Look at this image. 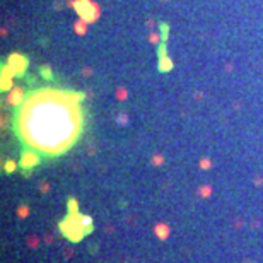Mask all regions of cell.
Here are the masks:
<instances>
[{"label":"cell","mask_w":263,"mask_h":263,"mask_svg":"<svg viewBox=\"0 0 263 263\" xmlns=\"http://www.w3.org/2000/svg\"><path fill=\"white\" fill-rule=\"evenodd\" d=\"M126 96H128L126 89H123V87H118V89H116V99H120V101H125V99H126Z\"/></svg>","instance_id":"cell-11"},{"label":"cell","mask_w":263,"mask_h":263,"mask_svg":"<svg viewBox=\"0 0 263 263\" xmlns=\"http://www.w3.org/2000/svg\"><path fill=\"white\" fill-rule=\"evenodd\" d=\"M14 77H15V74L12 72V68L9 67L7 63L2 65V68H0V89L4 91V92H7V91L12 89Z\"/></svg>","instance_id":"cell-5"},{"label":"cell","mask_w":263,"mask_h":263,"mask_svg":"<svg viewBox=\"0 0 263 263\" xmlns=\"http://www.w3.org/2000/svg\"><path fill=\"white\" fill-rule=\"evenodd\" d=\"M67 5L77 12L80 19H84L85 23L94 24L101 15V7L94 0H68Z\"/></svg>","instance_id":"cell-3"},{"label":"cell","mask_w":263,"mask_h":263,"mask_svg":"<svg viewBox=\"0 0 263 263\" xmlns=\"http://www.w3.org/2000/svg\"><path fill=\"white\" fill-rule=\"evenodd\" d=\"M68 208H70V212H77V202L70 200V202H68Z\"/></svg>","instance_id":"cell-17"},{"label":"cell","mask_w":263,"mask_h":263,"mask_svg":"<svg viewBox=\"0 0 263 263\" xmlns=\"http://www.w3.org/2000/svg\"><path fill=\"white\" fill-rule=\"evenodd\" d=\"M82 75H84V77L92 75V68H91V67H84V68H82Z\"/></svg>","instance_id":"cell-16"},{"label":"cell","mask_w":263,"mask_h":263,"mask_svg":"<svg viewBox=\"0 0 263 263\" xmlns=\"http://www.w3.org/2000/svg\"><path fill=\"white\" fill-rule=\"evenodd\" d=\"M24 101V89L23 87H12L7 92V103L10 106H21Z\"/></svg>","instance_id":"cell-6"},{"label":"cell","mask_w":263,"mask_h":263,"mask_svg":"<svg viewBox=\"0 0 263 263\" xmlns=\"http://www.w3.org/2000/svg\"><path fill=\"white\" fill-rule=\"evenodd\" d=\"M159 46V58L161 56H166L167 55V46H166V41H162L161 45H157Z\"/></svg>","instance_id":"cell-13"},{"label":"cell","mask_w":263,"mask_h":263,"mask_svg":"<svg viewBox=\"0 0 263 263\" xmlns=\"http://www.w3.org/2000/svg\"><path fill=\"white\" fill-rule=\"evenodd\" d=\"M60 229L63 231V234L72 241H79L87 231H91V219L79 215L77 212H70L65 220H62Z\"/></svg>","instance_id":"cell-2"},{"label":"cell","mask_w":263,"mask_h":263,"mask_svg":"<svg viewBox=\"0 0 263 263\" xmlns=\"http://www.w3.org/2000/svg\"><path fill=\"white\" fill-rule=\"evenodd\" d=\"M41 75H43V77L45 79H51V68L48 67V65H43V67H41Z\"/></svg>","instance_id":"cell-12"},{"label":"cell","mask_w":263,"mask_h":263,"mask_svg":"<svg viewBox=\"0 0 263 263\" xmlns=\"http://www.w3.org/2000/svg\"><path fill=\"white\" fill-rule=\"evenodd\" d=\"M0 34H2V36H5V34H7V29H5V27H2V31H0Z\"/></svg>","instance_id":"cell-22"},{"label":"cell","mask_w":263,"mask_h":263,"mask_svg":"<svg viewBox=\"0 0 263 263\" xmlns=\"http://www.w3.org/2000/svg\"><path fill=\"white\" fill-rule=\"evenodd\" d=\"M147 26L149 27H154V21H152V19H149V21H147Z\"/></svg>","instance_id":"cell-21"},{"label":"cell","mask_w":263,"mask_h":263,"mask_svg":"<svg viewBox=\"0 0 263 263\" xmlns=\"http://www.w3.org/2000/svg\"><path fill=\"white\" fill-rule=\"evenodd\" d=\"M89 26H91L89 23H85L84 19L79 17L77 21L74 23V31H75V34H79V36H85L87 31H89Z\"/></svg>","instance_id":"cell-8"},{"label":"cell","mask_w":263,"mask_h":263,"mask_svg":"<svg viewBox=\"0 0 263 263\" xmlns=\"http://www.w3.org/2000/svg\"><path fill=\"white\" fill-rule=\"evenodd\" d=\"M157 70L159 72H171L173 70V60L171 56H161L159 62H157Z\"/></svg>","instance_id":"cell-9"},{"label":"cell","mask_w":263,"mask_h":263,"mask_svg":"<svg viewBox=\"0 0 263 263\" xmlns=\"http://www.w3.org/2000/svg\"><path fill=\"white\" fill-rule=\"evenodd\" d=\"M118 120H120V123H121V125H125V123H126V116H125V115H121Z\"/></svg>","instance_id":"cell-20"},{"label":"cell","mask_w":263,"mask_h":263,"mask_svg":"<svg viewBox=\"0 0 263 263\" xmlns=\"http://www.w3.org/2000/svg\"><path fill=\"white\" fill-rule=\"evenodd\" d=\"M154 162H156V164H161V162H162V157H161V156H156V157H154Z\"/></svg>","instance_id":"cell-19"},{"label":"cell","mask_w":263,"mask_h":263,"mask_svg":"<svg viewBox=\"0 0 263 263\" xmlns=\"http://www.w3.org/2000/svg\"><path fill=\"white\" fill-rule=\"evenodd\" d=\"M5 171H7V173H14L15 171V162L14 161H7V162H5Z\"/></svg>","instance_id":"cell-14"},{"label":"cell","mask_w":263,"mask_h":263,"mask_svg":"<svg viewBox=\"0 0 263 263\" xmlns=\"http://www.w3.org/2000/svg\"><path fill=\"white\" fill-rule=\"evenodd\" d=\"M167 34H169V26L162 24V41H167Z\"/></svg>","instance_id":"cell-15"},{"label":"cell","mask_w":263,"mask_h":263,"mask_svg":"<svg viewBox=\"0 0 263 263\" xmlns=\"http://www.w3.org/2000/svg\"><path fill=\"white\" fill-rule=\"evenodd\" d=\"M200 166L203 167V169H207V167H210V161H207V159H205V161H202V164H200Z\"/></svg>","instance_id":"cell-18"},{"label":"cell","mask_w":263,"mask_h":263,"mask_svg":"<svg viewBox=\"0 0 263 263\" xmlns=\"http://www.w3.org/2000/svg\"><path fill=\"white\" fill-rule=\"evenodd\" d=\"M38 164V154L36 150H33V149H27V150H24L23 157H21V166L23 167H33Z\"/></svg>","instance_id":"cell-7"},{"label":"cell","mask_w":263,"mask_h":263,"mask_svg":"<svg viewBox=\"0 0 263 263\" xmlns=\"http://www.w3.org/2000/svg\"><path fill=\"white\" fill-rule=\"evenodd\" d=\"M149 41H150L152 45H161L162 43V36L159 33H150L149 34Z\"/></svg>","instance_id":"cell-10"},{"label":"cell","mask_w":263,"mask_h":263,"mask_svg":"<svg viewBox=\"0 0 263 263\" xmlns=\"http://www.w3.org/2000/svg\"><path fill=\"white\" fill-rule=\"evenodd\" d=\"M7 65L12 68L15 77H21V75H24V72H26L27 65H29V60L24 55H21V53H10L9 58H7Z\"/></svg>","instance_id":"cell-4"},{"label":"cell","mask_w":263,"mask_h":263,"mask_svg":"<svg viewBox=\"0 0 263 263\" xmlns=\"http://www.w3.org/2000/svg\"><path fill=\"white\" fill-rule=\"evenodd\" d=\"M82 92L41 89L17 115V134L33 150L58 156L75 144L82 130Z\"/></svg>","instance_id":"cell-1"}]
</instances>
